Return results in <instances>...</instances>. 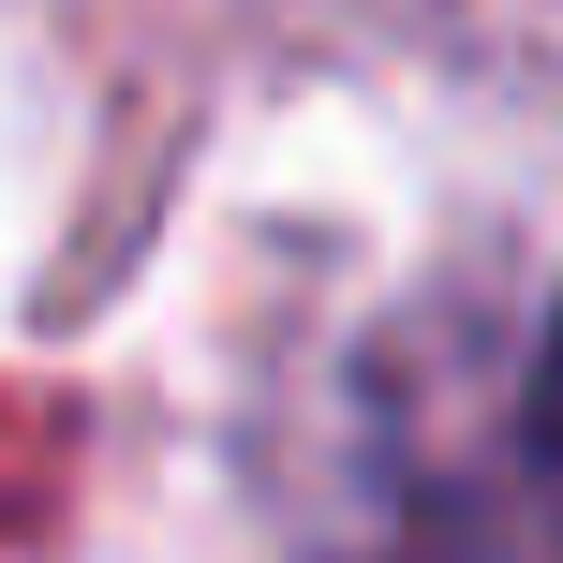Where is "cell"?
Here are the masks:
<instances>
[{"mask_svg": "<svg viewBox=\"0 0 563 563\" xmlns=\"http://www.w3.org/2000/svg\"><path fill=\"white\" fill-rule=\"evenodd\" d=\"M534 489H549V534H563V311H549V356H534Z\"/></svg>", "mask_w": 563, "mask_h": 563, "instance_id": "cell-1", "label": "cell"}]
</instances>
